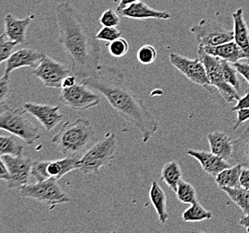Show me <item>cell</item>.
<instances>
[{
  "mask_svg": "<svg viewBox=\"0 0 249 233\" xmlns=\"http://www.w3.org/2000/svg\"><path fill=\"white\" fill-rule=\"evenodd\" d=\"M23 143L20 142L17 137L12 136L0 137V154L2 155H12L19 156L22 155L23 152Z\"/></svg>",
  "mask_w": 249,
  "mask_h": 233,
  "instance_id": "28",
  "label": "cell"
},
{
  "mask_svg": "<svg viewBox=\"0 0 249 233\" xmlns=\"http://www.w3.org/2000/svg\"><path fill=\"white\" fill-rule=\"evenodd\" d=\"M222 71L227 83L233 86L237 91H240V83L238 77V71L233 66L232 63L221 59Z\"/></svg>",
  "mask_w": 249,
  "mask_h": 233,
  "instance_id": "30",
  "label": "cell"
},
{
  "mask_svg": "<svg viewBox=\"0 0 249 233\" xmlns=\"http://www.w3.org/2000/svg\"><path fill=\"white\" fill-rule=\"evenodd\" d=\"M242 210L245 215H249V189L238 188H223L221 189Z\"/></svg>",
  "mask_w": 249,
  "mask_h": 233,
  "instance_id": "26",
  "label": "cell"
},
{
  "mask_svg": "<svg viewBox=\"0 0 249 233\" xmlns=\"http://www.w3.org/2000/svg\"><path fill=\"white\" fill-rule=\"evenodd\" d=\"M187 154L196 160L204 172L213 178H215L223 170L231 166L228 162V161L213 154L212 152L188 150Z\"/></svg>",
  "mask_w": 249,
  "mask_h": 233,
  "instance_id": "16",
  "label": "cell"
},
{
  "mask_svg": "<svg viewBox=\"0 0 249 233\" xmlns=\"http://www.w3.org/2000/svg\"><path fill=\"white\" fill-rule=\"evenodd\" d=\"M169 57L170 64L182 74H184L187 79L211 91L213 86L210 83L204 63L198 57L191 59L177 53H170Z\"/></svg>",
  "mask_w": 249,
  "mask_h": 233,
  "instance_id": "12",
  "label": "cell"
},
{
  "mask_svg": "<svg viewBox=\"0 0 249 233\" xmlns=\"http://www.w3.org/2000/svg\"><path fill=\"white\" fill-rule=\"evenodd\" d=\"M119 14L121 18H130L136 20H168L171 18L170 13L153 9L141 0L126 6L122 11L119 12Z\"/></svg>",
  "mask_w": 249,
  "mask_h": 233,
  "instance_id": "18",
  "label": "cell"
},
{
  "mask_svg": "<svg viewBox=\"0 0 249 233\" xmlns=\"http://www.w3.org/2000/svg\"><path fill=\"white\" fill-rule=\"evenodd\" d=\"M233 66L237 69L238 74L244 77L249 85V62H238L234 63Z\"/></svg>",
  "mask_w": 249,
  "mask_h": 233,
  "instance_id": "38",
  "label": "cell"
},
{
  "mask_svg": "<svg viewBox=\"0 0 249 233\" xmlns=\"http://www.w3.org/2000/svg\"><path fill=\"white\" fill-rule=\"evenodd\" d=\"M129 50V44L127 40L124 38H119L117 40H113L108 45V52L110 55L114 57H123L126 55Z\"/></svg>",
  "mask_w": 249,
  "mask_h": 233,
  "instance_id": "33",
  "label": "cell"
},
{
  "mask_svg": "<svg viewBox=\"0 0 249 233\" xmlns=\"http://www.w3.org/2000/svg\"><path fill=\"white\" fill-rule=\"evenodd\" d=\"M117 137L107 133L99 142L89 148L79 159V171L84 175H98L102 168L107 167L115 158Z\"/></svg>",
  "mask_w": 249,
  "mask_h": 233,
  "instance_id": "5",
  "label": "cell"
},
{
  "mask_svg": "<svg viewBox=\"0 0 249 233\" xmlns=\"http://www.w3.org/2000/svg\"><path fill=\"white\" fill-rule=\"evenodd\" d=\"M232 19L234 41L243 50L249 60V28L244 18L243 9L238 8L234 12Z\"/></svg>",
  "mask_w": 249,
  "mask_h": 233,
  "instance_id": "21",
  "label": "cell"
},
{
  "mask_svg": "<svg viewBox=\"0 0 249 233\" xmlns=\"http://www.w3.org/2000/svg\"><path fill=\"white\" fill-rule=\"evenodd\" d=\"M44 56V53L32 50V49H21L14 52L6 60V69L4 76L9 77L14 70L22 68H34L35 69L40 59Z\"/></svg>",
  "mask_w": 249,
  "mask_h": 233,
  "instance_id": "15",
  "label": "cell"
},
{
  "mask_svg": "<svg viewBox=\"0 0 249 233\" xmlns=\"http://www.w3.org/2000/svg\"><path fill=\"white\" fill-rule=\"evenodd\" d=\"M59 102L74 111H84L98 106L101 97L83 83L69 88H62Z\"/></svg>",
  "mask_w": 249,
  "mask_h": 233,
  "instance_id": "10",
  "label": "cell"
},
{
  "mask_svg": "<svg viewBox=\"0 0 249 233\" xmlns=\"http://www.w3.org/2000/svg\"><path fill=\"white\" fill-rule=\"evenodd\" d=\"M23 108L40 122L47 132L53 130L63 120V115L58 106L49 104L25 103Z\"/></svg>",
  "mask_w": 249,
  "mask_h": 233,
  "instance_id": "14",
  "label": "cell"
},
{
  "mask_svg": "<svg viewBox=\"0 0 249 233\" xmlns=\"http://www.w3.org/2000/svg\"><path fill=\"white\" fill-rule=\"evenodd\" d=\"M0 128L22 139L28 145L34 144L41 137L40 128L29 120L25 108H11L0 104Z\"/></svg>",
  "mask_w": 249,
  "mask_h": 233,
  "instance_id": "4",
  "label": "cell"
},
{
  "mask_svg": "<svg viewBox=\"0 0 249 233\" xmlns=\"http://www.w3.org/2000/svg\"><path fill=\"white\" fill-rule=\"evenodd\" d=\"M17 45L18 43L7 38L5 33L2 34L0 36V62L6 61L11 57L12 54L14 53V50Z\"/></svg>",
  "mask_w": 249,
  "mask_h": 233,
  "instance_id": "32",
  "label": "cell"
},
{
  "mask_svg": "<svg viewBox=\"0 0 249 233\" xmlns=\"http://www.w3.org/2000/svg\"><path fill=\"white\" fill-rule=\"evenodd\" d=\"M81 83L98 91L122 119L135 126L142 143H147L158 132V121L144 101L127 86L119 68L101 65L94 74Z\"/></svg>",
  "mask_w": 249,
  "mask_h": 233,
  "instance_id": "1",
  "label": "cell"
},
{
  "mask_svg": "<svg viewBox=\"0 0 249 233\" xmlns=\"http://www.w3.org/2000/svg\"><path fill=\"white\" fill-rule=\"evenodd\" d=\"M157 51L156 49L152 45H142L141 48L138 50L136 57L137 60L142 65L148 66L154 63L157 58Z\"/></svg>",
  "mask_w": 249,
  "mask_h": 233,
  "instance_id": "31",
  "label": "cell"
},
{
  "mask_svg": "<svg viewBox=\"0 0 249 233\" xmlns=\"http://www.w3.org/2000/svg\"><path fill=\"white\" fill-rule=\"evenodd\" d=\"M246 108H249V88L244 94V96L239 98L237 104L231 108V111H237L238 109Z\"/></svg>",
  "mask_w": 249,
  "mask_h": 233,
  "instance_id": "39",
  "label": "cell"
},
{
  "mask_svg": "<svg viewBox=\"0 0 249 233\" xmlns=\"http://www.w3.org/2000/svg\"><path fill=\"white\" fill-rule=\"evenodd\" d=\"M35 18L34 15H31L24 19H18L12 14H6L4 18L5 23V35L10 40H14L18 44H27V30L30 24Z\"/></svg>",
  "mask_w": 249,
  "mask_h": 233,
  "instance_id": "17",
  "label": "cell"
},
{
  "mask_svg": "<svg viewBox=\"0 0 249 233\" xmlns=\"http://www.w3.org/2000/svg\"><path fill=\"white\" fill-rule=\"evenodd\" d=\"M204 49L210 55L219 57L232 64L238 62L241 59H248L243 50L234 40L221 45L204 47Z\"/></svg>",
  "mask_w": 249,
  "mask_h": 233,
  "instance_id": "20",
  "label": "cell"
},
{
  "mask_svg": "<svg viewBox=\"0 0 249 233\" xmlns=\"http://www.w3.org/2000/svg\"><path fill=\"white\" fill-rule=\"evenodd\" d=\"M121 35H122L121 31L117 28V27L103 26V28L101 29V30L97 33L96 38L99 40L111 42V41H113V40H117V39L120 38Z\"/></svg>",
  "mask_w": 249,
  "mask_h": 233,
  "instance_id": "34",
  "label": "cell"
},
{
  "mask_svg": "<svg viewBox=\"0 0 249 233\" xmlns=\"http://www.w3.org/2000/svg\"><path fill=\"white\" fill-rule=\"evenodd\" d=\"M94 135L91 121L78 118L73 122H66L53 137L51 142L57 146L64 157H72L83 152Z\"/></svg>",
  "mask_w": 249,
  "mask_h": 233,
  "instance_id": "3",
  "label": "cell"
},
{
  "mask_svg": "<svg viewBox=\"0 0 249 233\" xmlns=\"http://www.w3.org/2000/svg\"><path fill=\"white\" fill-rule=\"evenodd\" d=\"M237 113H238V118L235 121V124L233 126V131L237 130V128H238L242 123L249 120V108L238 109L237 110Z\"/></svg>",
  "mask_w": 249,
  "mask_h": 233,
  "instance_id": "37",
  "label": "cell"
},
{
  "mask_svg": "<svg viewBox=\"0 0 249 233\" xmlns=\"http://www.w3.org/2000/svg\"><path fill=\"white\" fill-rule=\"evenodd\" d=\"M57 43L68 56L71 71L81 80L91 76L101 66V45L70 3L56 7Z\"/></svg>",
  "mask_w": 249,
  "mask_h": 233,
  "instance_id": "2",
  "label": "cell"
},
{
  "mask_svg": "<svg viewBox=\"0 0 249 233\" xmlns=\"http://www.w3.org/2000/svg\"><path fill=\"white\" fill-rule=\"evenodd\" d=\"M176 195L178 200L184 204L192 205L198 201L196 188H194L190 183L183 179H181L178 185Z\"/></svg>",
  "mask_w": 249,
  "mask_h": 233,
  "instance_id": "29",
  "label": "cell"
},
{
  "mask_svg": "<svg viewBox=\"0 0 249 233\" xmlns=\"http://www.w3.org/2000/svg\"><path fill=\"white\" fill-rule=\"evenodd\" d=\"M1 160L6 164L9 172L8 179L6 181V188L19 190L24 185L28 184L29 177L32 176L33 160L23 154L19 156L2 155Z\"/></svg>",
  "mask_w": 249,
  "mask_h": 233,
  "instance_id": "13",
  "label": "cell"
},
{
  "mask_svg": "<svg viewBox=\"0 0 249 233\" xmlns=\"http://www.w3.org/2000/svg\"><path fill=\"white\" fill-rule=\"evenodd\" d=\"M72 71L64 64L51 58L44 54L39 65L35 68L33 74L40 80L47 88L61 89L63 80L68 76Z\"/></svg>",
  "mask_w": 249,
  "mask_h": 233,
  "instance_id": "11",
  "label": "cell"
},
{
  "mask_svg": "<svg viewBox=\"0 0 249 233\" xmlns=\"http://www.w3.org/2000/svg\"><path fill=\"white\" fill-rule=\"evenodd\" d=\"M20 197L23 198L33 199L53 210L55 206L70 203V198L57 183L56 179H49L34 184H26L19 189Z\"/></svg>",
  "mask_w": 249,
  "mask_h": 233,
  "instance_id": "6",
  "label": "cell"
},
{
  "mask_svg": "<svg viewBox=\"0 0 249 233\" xmlns=\"http://www.w3.org/2000/svg\"><path fill=\"white\" fill-rule=\"evenodd\" d=\"M190 32L195 36L199 45L213 47L234 40V33L220 23L209 19H203L193 25Z\"/></svg>",
  "mask_w": 249,
  "mask_h": 233,
  "instance_id": "8",
  "label": "cell"
},
{
  "mask_svg": "<svg viewBox=\"0 0 249 233\" xmlns=\"http://www.w3.org/2000/svg\"><path fill=\"white\" fill-rule=\"evenodd\" d=\"M233 159L238 164L249 168V127L233 142Z\"/></svg>",
  "mask_w": 249,
  "mask_h": 233,
  "instance_id": "25",
  "label": "cell"
},
{
  "mask_svg": "<svg viewBox=\"0 0 249 233\" xmlns=\"http://www.w3.org/2000/svg\"><path fill=\"white\" fill-rule=\"evenodd\" d=\"M100 23L103 26L108 27H117L120 23V15L114 9L108 8L103 12L102 17L100 18Z\"/></svg>",
  "mask_w": 249,
  "mask_h": 233,
  "instance_id": "35",
  "label": "cell"
},
{
  "mask_svg": "<svg viewBox=\"0 0 249 233\" xmlns=\"http://www.w3.org/2000/svg\"><path fill=\"white\" fill-rule=\"evenodd\" d=\"M9 92V77L4 76L0 80V104L6 103V97Z\"/></svg>",
  "mask_w": 249,
  "mask_h": 233,
  "instance_id": "36",
  "label": "cell"
},
{
  "mask_svg": "<svg viewBox=\"0 0 249 233\" xmlns=\"http://www.w3.org/2000/svg\"><path fill=\"white\" fill-rule=\"evenodd\" d=\"M0 168H1L0 169V179H1V180L6 181L8 179V177H9V172H8L7 168H6V164L1 159H0Z\"/></svg>",
  "mask_w": 249,
  "mask_h": 233,
  "instance_id": "42",
  "label": "cell"
},
{
  "mask_svg": "<svg viewBox=\"0 0 249 233\" xmlns=\"http://www.w3.org/2000/svg\"><path fill=\"white\" fill-rule=\"evenodd\" d=\"M183 172L181 167L178 161H172L164 164L160 172V180L164 182L169 188L175 192L178 188V183L182 179Z\"/></svg>",
  "mask_w": 249,
  "mask_h": 233,
  "instance_id": "24",
  "label": "cell"
},
{
  "mask_svg": "<svg viewBox=\"0 0 249 233\" xmlns=\"http://www.w3.org/2000/svg\"><path fill=\"white\" fill-rule=\"evenodd\" d=\"M79 159L64 157L54 161H34L31 175L37 181L49 179H60L71 171L79 170Z\"/></svg>",
  "mask_w": 249,
  "mask_h": 233,
  "instance_id": "9",
  "label": "cell"
},
{
  "mask_svg": "<svg viewBox=\"0 0 249 233\" xmlns=\"http://www.w3.org/2000/svg\"><path fill=\"white\" fill-rule=\"evenodd\" d=\"M242 170V165L237 163L231 166L220 172L215 179L216 184L222 189L223 188H238L240 187V173Z\"/></svg>",
  "mask_w": 249,
  "mask_h": 233,
  "instance_id": "23",
  "label": "cell"
},
{
  "mask_svg": "<svg viewBox=\"0 0 249 233\" xmlns=\"http://www.w3.org/2000/svg\"><path fill=\"white\" fill-rule=\"evenodd\" d=\"M76 76L74 74H69L65 79L63 80L62 88H69L76 85ZM61 88V89H62Z\"/></svg>",
  "mask_w": 249,
  "mask_h": 233,
  "instance_id": "41",
  "label": "cell"
},
{
  "mask_svg": "<svg viewBox=\"0 0 249 233\" xmlns=\"http://www.w3.org/2000/svg\"><path fill=\"white\" fill-rule=\"evenodd\" d=\"M240 187L249 189V168L242 166V170L240 173Z\"/></svg>",
  "mask_w": 249,
  "mask_h": 233,
  "instance_id": "40",
  "label": "cell"
},
{
  "mask_svg": "<svg viewBox=\"0 0 249 233\" xmlns=\"http://www.w3.org/2000/svg\"><path fill=\"white\" fill-rule=\"evenodd\" d=\"M210 149L213 154L230 161L233 158L234 144L231 137L221 131L212 132L207 135Z\"/></svg>",
  "mask_w": 249,
  "mask_h": 233,
  "instance_id": "19",
  "label": "cell"
},
{
  "mask_svg": "<svg viewBox=\"0 0 249 233\" xmlns=\"http://www.w3.org/2000/svg\"><path fill=\"white\" fill-rule=\"evenodd\" d=\"M138 1H140V0H120V1H119V5L117 6L116 11L119 13V12L122 11L124 8H125L126 6H129V5L133 4V3L138 2Z\"/></svg>",
  "mask_w": 249,
  "mask_h": 233,
  "instance_id": "43",
  "label": "cell"
},
{
  "mask_svg": "<svg viewBox=\"0 0 249 233\" xmlns=\"http://www.w3.org/2000/svg\"><path fill=\"white\" fill-rule=\"evenodd\" d=\"M149 197L156 211L159 221L161 224H165L170 218V215L167 212V197L163 188L155 180L151 185Z\"/></svg>",
  "mask_w": 249,
  "mask_h": 233,
  "instance_id": "22",
  "label": "cell"
},
{
  "mask_svg": "<svg viewBox=\"0 0 249 233\" xmlns=\"http://www.w3.org/2000/svg\"><path fill=\"white\" fill-rule=\"evenodd\" d=\"M197 54L199 59L204 63L211 85L215 87L227 103H231L239 100L240 96L238 91L228 84L224 78L221 58L208 54L204 51L203 46L199 45Z\"/></svg>",
  "mask_w": 249,
  "mask_h": 233,
  "instance_id": "7",
  "label": "cell"
},
{
  "mask_svg": "<svg viewBox=\"0 0 249 233\" xmlns=\"http://www.w3.org/2000/svg\"><path fill=\"white\" fill-rule=\"evenodd\" d=\"M213 217L211 211L205 209L199 201L194 203L182 214V219L186 222H202Z\"/></svg>",
  "mask_w": 249,
  "mask_h": 233,
  "instance_id": "27",
  "label": "cell"
}]
</instances>
